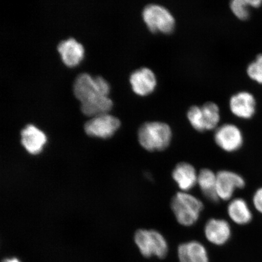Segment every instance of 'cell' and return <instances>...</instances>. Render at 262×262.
Listing matches in <instances>:
<instances>
[{"label": "cell", "mask_w": 262, "mask_h": 262, "mask_svg": "<svg viewBox=\"0 0 262 262\" xmlns=\"http://www.w3.org/2000/svg\"><path fill=\"white\" fill-rule=\"evenodd\" d=\"M120 125V121L117 118L104 114L88 121L84 124V130L91 137L107 139L114 135Z\"/></svg>", "instance_id": "52a82bcc"}, {"label": "cell", "mask_w": 262, "mask_h": 262, "mask_svg": "<svg viewBox=\"0 0 262 262\" xmlns=\"http://www.w3.org/2000/svg\"><path fill=\"white\" fill-rule=\"evenodd\" d=\"M229 110L239 119H252L256 112V100L250 92L241 91L232 95L229 101Z\"/></svg>", "instance_id": "30bf717a"}, {"label": "cell", "mask_w": 262, "mask_h": 262, "mask_svg": "<svg viewBox=\"0 0 262 262\" xmlns=\"http://www.w3.org/2000/svg\"><path fill=\"white\" fill-rule=\"evenodd\" d=\"M62 60L69 67H74L79 64L84 55L83 46L75 40L70 38L60 42L58 46Z\"/></svg>", "instance_id": "9a60e30c"}, {"label": "cell", "mask_w": 262, "mask_h": 262, "mask_svg": "<svg viewBox=\"0 0 262 262\" xmlns=\"http://www.w3.org/2000/svg\"><path fill=\"white\" fill-rule=\"evenodd\" d=\"M113 107V101L107 96H101L81 103L82 113L87 116L96 117L107 114Z\"/></svg>", "instance_id": "ac0fdd59"}, {"label": "cell", "mask_w": 262, "mask_h": 262, "mask_svg": "<svg viewBox=\"0 0 262 262\" xmlns=\"http://www.w3.org/2000/svg\"><path fill=\"white\" fill-rule=\"evenodd\" d=\"M247 73L249 78L257 83L262 84V54L248 65Z\"/></svg>", "instance_id": "7402d4cb"}, {"label": "cell", "mask_w": 262, "mask_h": 262, "mask_svg": "<svg viewBox=\"0 0 262 262\" xmlns=\"http://www.w3.org/2000/svg\"><path fill=\"white\" fill-rule=\"evenodd\" d=\"M177 253L179 262H209L207 250L199 241H191L180 244Z\"/></svg>", "instance_id": "4fadbf2b"}, {"label": "cell", "mask_w": 262, "mask_h": 262, "mask_svg": "<svg viewBox=\"0 0 262 262\" xmlns=\"http://www.w3.org/2000/svg\"><path fill=\"white\" fill-rule=\"evenodd\" d=\"M110 90V85L103 78H93L86 73L78 75L74 84L75 96L81 103L98 96H107Z\"/></svg>", "instance_id": "5b68a950"}, {"label": "cell", "mask_w": 262, "mask_h": 262, "mask_svg": "<svg viewBox=\"0 0 262 262\" xmlns=\"http://www.w3.org/2000/svg\"><path fill=\"white\" fill-rule=\"evenodd\" d=\"M216 145L227 152H234L241 148L244 136L239 127L232 123H225L215 130Z\"/></svg>", "instance_id": "8992f818"}, {"label": "cell", "mask_w": 262, "mask_h": 262, "mask_svg": "<svg viewBox=\"0 0 262 262\" xmlns=\"http://www.w3.org/2000/svg\"><path fill=\"white\" fill-rule=\"evenodd\" d=\"M186 117L193 129L199 133L205 132L206 128L201 106L192 105L189 107Z\"/></svg>", "instance_id": "ffe728a7"}, {"label": "cell", "mask_w": 262, "mask_h": 262, "mask_svg": "<svg viewBox=\"0 0 262 262\" xmlns=\"http://www.w3.org/2000/svg\"><path fill=\"white\" fill-rule=\"evenodd\" d=\"M21 136L23 146L32 155L40 154L47 142L45 133L32 124L21 130Z\"/></svg>", "instance_id": "5bb4252c"}, {"label": "cell", "mask_w": 262, "mask_h": 262, "mask_svg": "<svg viewBox=\"0 0 262 262\" xmlns=\"http://www.w3.org/2000/svg\"><path fill=\"white\" fill-rule=\"evenodd\" d=\"M172 138L171 126L159 121L143 123L138 130L140 145L149 152L165 150L171 144Z\"/></svg>", "instance_id": "6da1fadb"}, {"label": "cell", "mask_w": 262, "mask_h": 262, "mask_svg": "<svg viewBox=\"0 0 262 262\" xmlns=\"http://www.w3.org/2000/svg\"><path fill=\"white\" fill-rule=\"evenodd\" d=\"M3 262H19L18 259H16L15 258H11V259H9V258H8V259H5L3 261Z\"/></svg>", "instance_id": "d4e9b609"}, {"label": "cell", "mask_w": 262, "mask_h": 262, "mask_svg": "<svg viewBox=\"0 0 262 262\" xmlns=\"http://www.w3.org/2000/svg\"><path fill=\"white\" fill-rule=\"evenodd\" d=\"M217 175L212 170L204 168L198 173V185L203 195L212 202L219 201L216 192Z\"/></svg>", "instance_id": "e0dca14e"}, {"label": "cell", "mask_w": 262, "mask_h": 262, "mask_svg": "<svg viewBox=\"0 0 262 262\" xmlns=\"http://www.w3.org/2000/svg\"><path fill=\"white\" fill-rule=\"evenodd\" d=\"M134 242L141 254L146 258L156 257L163 259L168 254V242L155 229H139L134 235Z\"/></svg>", "instance_id": "277c9868"}, {"label": "cell", "mask_w": 262, "mask_h": 262, "mask_svg": "<svg viewBox=\"0 0 262 262\" xmlns=\"http://www.w3.org/2000/svg\"><path fill=\"white\" fill-rule=\"evenodd\" d=\"M253 202L255 209L262 214V187L254 193Z\"/></svg>", "instance_id": "603a6c76"}, {"label": "cell", "mask_w": 262, "mask_h": 262, "mask_svg": "<svg viewBox=\"0 0 262 262\" xmlns=\"http://www.w3.org/2000/svg\"><path fill=\"white\" fill-rule=\"evenodd\" d=\"M198 173L191 164L181 162L173 169L172 177L180 191L188 192L198 185Z\"/></svg>", "instance_id": "7c38bea8"}, {"label": "cell", "mask_w": 262, "mask_h": 262, "mask_svg": "<svg viewBox=\"0 0 262 262\" xmlns=\"http://www.w3.org/2000/svg\"><path fill=\"white\" fill-rule=\"evenodd\" d=\"M171 208L179 224L183 227H190L199 221L204 204L190 193L179 191L173 196Z\"/></svg>", "instance_id": "7a4b0ae2"}, {"label": "cell", "mask_w": 262, "mask_h": 262, "mask_svg": "<svg viewBox=\"0 0 262 262\" xmlns=\"http://www.w3.org/2000/svg\"><path fill=\"white\" fill-rule=\"evenodd\" d=\"M229 7L232 14L240 20H247L250 16V0H233L230 2Z\"/></svg>", "instance_id": "44dd1931"}, {"label": "cell", "mask_w": 262, "mask_h": 262, "mask_svg": "<svg viewBox=\"0 0 262 262\" xmlns=\"http://www.w3.org/2000/svg\"><path fill=\"white\" fill-rule=\"evenodd\" d=\"M216 192L219 200L231 201L237 189L245 187L244 179L236 172L228 170H222L216 173Z\"/></svg>", "instance_id": "ba28073f"}, {"label": "cell", "mask_w": 262, "mask_h": 262, "mask_svg": "<svg viewBox=\"0 0 262 262\" xmlns=\"http://www.w3.org/2000/svg\"><path fill=\"white\" fill-rule=\"evenodd\" d=\"M134 93L141 97L152 94L157 86L156 75L151 69L143 67L133 72L129 77Z\"/></svg>", "instance_id": "9c48e42d"}, {"label": "cell", "mask_w": 262, "mask_h": 262, "mask_svg": "<svg viewBox=\"0 0 262 262\" xmlns=\"http://www.w3.org/2000/svg\"><path fill=\"white\" fill-rule=\"evenodd\" d=\"M206 131L216 129L221 121L220 108L214 102L208 101L201 106Z\"/></svg>", "instance_id": "d6986e66"}, {"label": "cell", "mask_w": 262, "mask_h": 262, "mask_svg": "<svg viewBox=\"0 0 262 262\" xmlns=\"http://www.w3.org/2000/svg\"><path fill=\"white\" fill-rule=\"evenodd\" d=\"M230 220L238 225H247L253 219V214L247 202L244 199H231L227 207Z\"/></svg>", "instance_id": "2e32d148"}, {"label": "cell", "mask_w": 262, "mask_h": 262, "mask_svg": "<svg viewBox=\"0 0 262 262\" xmlns=\"http://www.w3.org/2000/svg\"><path fill=\"white\" fill-rule=\"evenodd\" d=\"M250 3L251 8H258L262 5V1L261 0H250Z\"/></svg>", "instance_id": "cb8c5ba5"}, {"label": "cell", "mask_w": 262, "mask_h": 262, "mask_svg": "<svg viewBox=\"0 0 262 262\" xmlns=\"http://www.w3.org/2000/svg\"><path fill=\"white\" fill-rule=\"evenodd\" d=\"M231 232L230 225L224 219L212 218L205 225L204 234L206 240L215 246L227 244L231 238Z\"/></svg>", "instance_id": "8fae6325"}, {"label": "cell", "mask_w": 262, "mask_h": 262, "mask_svg": "<svg viewBox=\"0 0 262 262\" xmlns=\"http://www.w3.org/2000/svg\"><path fill=\"white\" fill-rule=\"evenodd\" d=\"M142 18L152 34L170 35L175 31L176 21L171 11L161 5L150 3L143 8Z\"/></svg>", "instance_id": "3957f363"}]
</instances>
